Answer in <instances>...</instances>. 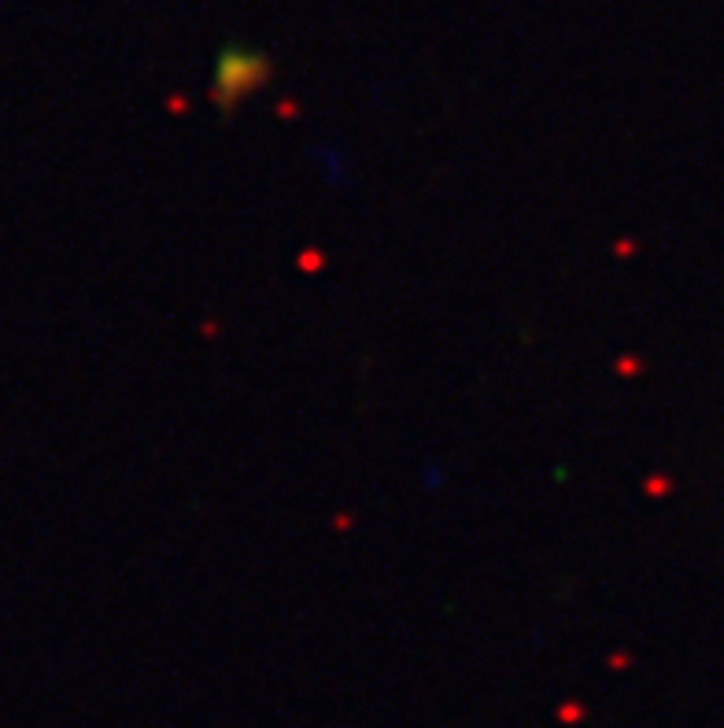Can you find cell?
<instances>
[{"label":"cell","mask_w":724,"mask_h":728,"mask_svg":"<svg viewBox=\"0 0 724 728\" xmlns=\"http://www.w3.org/2000/svg\"><path fill=\"white\" fill-rule=\"evenodd\" d=\"M266 86V63L248 52L222 56L218 74H215V100L222 107H237L240 100H248L255 89Z\"/></svg>","instance_id":"cell-1"}]
</instances>
